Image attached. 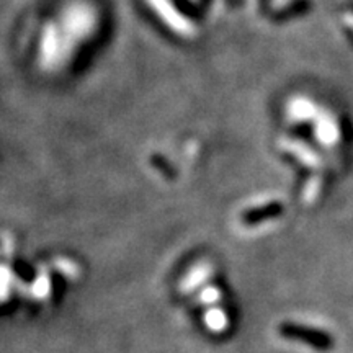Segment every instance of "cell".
<instances>
[{"label":"cell","mask_w":353,"mask_h":353,"mask_svg":"<svg viewBox=\"0 0 353 353\" xmlns=\"http://www.w3.org/2000/svg\"><path fill=\"white\" fill-rule=\"evenodd\" d=\"M149 6H151L154 10L157 12V15L161 17L162 21L169 26V28L174 30L176 34L180 37L193 38L196 34L195 25L192 23L188 19L180 15V12L174 7V3L170 0H148Z\"/></svg>","instance_id":"6da1fadb"},{"label":"cell","mask_w":353,"mask_h":353,"mask_svg":"<svg viewBox=\"0 0 353 353\" xmlns=\"http://www.w3.org/2000/svg\"><path fill=\"white\" fill-rule=\"evenodd\" d=\"M213 272H214L213 265L208 262H201L195 265V267L187 273V276L180 281V293L182 294L193 293L198 286L203 285L206 280H210V278L213 276Z\"/></svg>","instance_id":"7a4b0ae2"},{"label":"cell","mask_w":353,"mask_h":353,"mask_svg":"<svg viewBox=\"0 0 353 353\" xmlns=\"http://www.w3.org/2000/svg\"><path fill=\"white\" fill-rule=\"evenodd\" d=\"M281 332H283L286 337L299 339V341L311 343V345H314L317 348H329L330 343H332L330 342L329 335L322 334L319 330L299 327V325H283V327H281Z\"/></svg>","instance_id":"3957f363"},{"label":"cell","mask_w":353,"mask_h":353,"mask_svg":"<svg viewBox=\"0 0 353 353\" xmlns=\"http://www.w3.org/2000/svg\"><path fill=\"white\" fill-rule=\"evenodd\" d=\"M59 33H57L54 25H48L43 33L41 41V61L44 68H50L51 63H54L57 52H59Z\"/></svg>","instance_id":"277c9868"},{"label":"cell","mask_w":353,"mask_h":353,"mask_svg":"<svg viewBox=\"0 0 353 353\" xmlns=\"http://www.w3.org/2000/svg\"><path fill=\"white\" fill-rule=\"evenodd\" d=\"M205 324L213 334H223L229 327V319L226 312L219 307H211L205 314Z\"/></svg>","instance_id":"5b68a950"},{"label":"cell","mask_w":353,"mask_h":353,"mask_svg":"<svg viewBox=\"0 0 353 353\" xmlns=\"http://www.w3.org/2000/svg\"><path fill=\"white\" fill-rule=\"evenodd\" d=\"M281 148L286 149V151L293 152L294 156H298L299 161H303V164H306L309 167H314V165L319 164L316 154H312L311 151H309V149H306L301 144L293 143V141H281Z\"/></svg>","instance_id":"8992f818"},{"label":"cell","mask_w":353,"mask_h":353,"mask_svg":"<svg viewBox=\"0 0 353 353\" xmlns=\"http://www.w3.org/2000/svg\"><path fill=\"white\" fill-rule=\"evenodd\" d=\"M32 293L33 296L37 299H48L51 294V280H50V275H48L46 270H41L39 273L37 280H34V283L32 286Z\"/></svg>","instance_id":"52a82bcc"},{"label":"cell","mask_w":353,"mask_h":353,"mask_svg":"<svg viewBox=\"0 0 353 353\" xmlns=\"http://www.w3.org/2000/svg\"><path fill=\"white\" fill-rule=\"evenodd\" d=\"M52 265H54V268L61 273V275L69 278V280H77V278L81 276V268H79V265L76 262H72V260L59 257L54 259Z\"/></svg>","instance_id":"ba28073f"},{"label":"cell","mask_w":353,"mask_h":353,"mask_svg":"<svg viewBox=\"0 0 353 353\" xmlns=\"http://www.w3.org/2000/svg\"><path fill=\"white\" fill-rule=\"evenodd\" d=\"M290 113L296 120H307V117L314 113V108H312L311 101L304 99H294L290 103Z\"/></svg>","instance_id":"9c48e42d"},{"label":"cell","mask_w":353,"mask_h":353,"mask_svg":"<svg viewBox=\"0 0 353 353\" xmlns=\"http://www.w3.org/2000/svg\"><path fill=\"white\" fill-rule=\"evenodd\" d=\"M337 132H335V126L332 121H327L325 118H321L319 126H317V138L324 143H330L335 139Z\"/></svg>","instance_id":"30bf717a"},{"label":"cell","mask_w":353,"mask_h":353,"mask_svg":"<svg viewBox=\"0 0 353 353\" xmlns=\"http://www.w3.org/2000/svg\"><path fill=\"white\" fill-rule=\"evenodd\" d=\"M219 299H221V291L216 288V286H206L200 294V301L203 304H206V306L218 303Z\"/></svg>","instance_id":"8fae6325"},{"label":"cell","mask_w":353,"mask_h":353,"mask_svg":"<svg viewBox=\"0 0 353 353\" xmlns=\"http://www.w3.org/2000/svg\"><path fill=\"white\" fill-rule=\"evenodd\" d=\"M317 192H319V180H312V182H309V185H307V188H306V192H304V201L307 203H312L316 200V196H317Z\"/></svg>","instance_id":"7c38bea8"}]
</instances>
